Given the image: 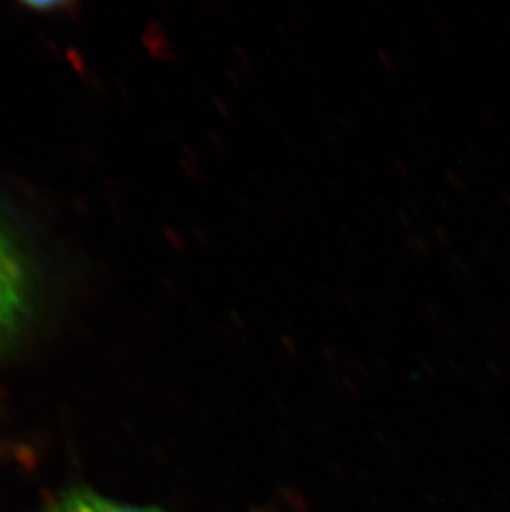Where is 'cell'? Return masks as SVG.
Returning <instances> with one entry per match:
<instances>
[{
    "label": "cell",
    "instance_id": "2",
    "mask_svg": "<svg viewBox=\"0 0 510 512\" xmlns=\"http://www.w3.org/2000/svg\"><path fill=\"white\" fill-rule=\"evenodd\" d=\"M44 512H161L154 508H138L130 504L116 503L92 491L67 494Z\"/></svg>",
    "mask_w": 510,
    "mask_h": 512
},
{
    "label": "cell",
    "instance_id": "1",
    "mask_svg": "<svg viewBox=\"0 0 510 512\" xmlns=\"http://www.w3.org/2000/svg\"><path fill=\"white\" fill-rule=\"evenodd\" d=\"M29 304V279L19 252L0 231V348L19 329Z\"/></svg>",
    "mask_w": 510,
    "mask_h": 512
},
{
    "label": "cell",
    "instance_id": "3",
    "mask_svg": "<svg viewBox=\"0 0 510 512\" xmlns=\"http://www.w3.org/2000/svg\"><path fill=\"white\" fill-rule=\"evenodd\" d=\"M216 103L217 105H219V107H217V110H219V113H221L222 116H229V110H227V105H226V102H224V100H222V98H219L217 97V100H216Z\"/></svg>",
    "mask_w": 510,
    "mask_h": 512
}]
</instances>
